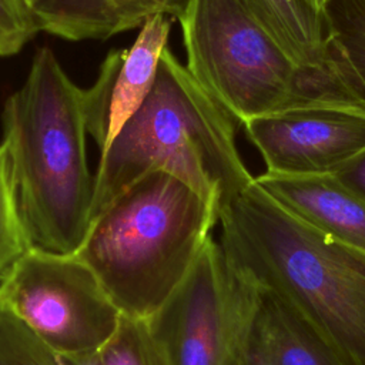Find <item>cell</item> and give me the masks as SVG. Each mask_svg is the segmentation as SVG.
<instances>
[{"mask_svg":"<svg viewBox=\"0 0 365 365\" xmlns=\"http://www.w3.org/2000/svg\"><path fill=\"white\" fill-rule=\"evenodd\" d=\"M218 222L242 278L289 307L345 365H365V251L309 227L255 181L218 210Z\"/></svg>","mask_w":365,"mask_h":365,"instance_id":"obj_1","label":"cell"},{"mask_svg":"<svg viewBox=\"0 0 365 365\" xmlns=\"http://www.w3.org/2000/svg\"><path fill=\"white\" fill-rule=\"evenodd\" d=\"M1 125L30 250L76 255L94 221L96 182L83 88L48 47L36 51L24 83L4 103Z\"/></svg>","mask_w":365,"mask_h":365,"instance_id":"obj_2","label":"cell"},{"mask_svg":"<svg viewBox=\"0 0 365 365\" xmlns=\"http://www.w3.org/2000/svg\"><path fill=\"white\" fill-rule=\"evenodd\" d=\"M235 121L167 47L151 91L101 153L94 220L153 171L177 177L220 210L254 181L235 145Z\"/></svg>","mask_w":365,"mask_h":365,"instance_id":"obj_3","label":"cell"},{"mask_svg":"<svg viewBox=\"0 0 365 365\" xmlns=\"http://www.w3.org/2000/svg\"><path fill=\"white\" fill-rule=\"evenodd\" d=\"M217 222L214 204L177 177L153 171L98 214L76 255L123 315L147 319L187 277Z\"/></svg>","mask_w":365,"mask_h":365,"instance_id":"obj_4","label":"cell"},{"mask_svg":"<svg viewBox=\"0 0 365 365\" xmlns=\"http://www.w3.org/2000/svg\"><path fill=\"white\" fill-rule=\"evenodd\" d=\"M180 23L187 70L240 123L304 104L365 106L341 68L297 64L250 0H190Z\"/></svg>","mask_w":365,"mask_h":365,"instance_id":"obj_5","label":"cell"},{"mask_svg":"<svg viewBox=\"0 0 365 365\" xmlns=\"http://www.w3.org/2000/svg\"><path fill=\"white\" fill-rule=\"evenodd\" d=\"M258 289L211 237L187 277L147 318L167 365H244Z\"/></svg>","mask_w":365,"mask_h":365,"instance_id":"obj_6","label":"cell"},{"mask_svg":"<svg viewBox=\"0 0 365 365\" xmlns=\"http://www.w3.org/2000/svg\"><path fill=\"white\" fill-rule=\"evenodd\" d=\"M0 301L56 355L100 351L123 315L77 255L34 250L3 275Z\"/></svg>","mask_w":365,"mask_h":365,"instance_id":"obj_7","label":"cell"},{"mask_svg":"<svg viewBox=\"0 0 365 365\" xmlns=\"http://www.w3.org/2000/svg\"><path fill=\"white\" fill-rule=\"evenodd\" d=\"M242 124L268 173L334 174L365 150V106L304 104Z\"/></svg>","mask_w":365,"mask_h":365,"instance_id":"obj_8","label":"cell"},{"mask_svg":"<svg viewBox=\"0 0 365 365\" xmlns=\"http://www.w3.org/2000/svg\"><path fill=\"white\" fill-rule=\"evenodd\" d=\"M171 20L164 14L150 17L140 27L134 43L108 53L94 84L83 88L87 134L101 153L151 91L160 58L167 48Z\"/></svg>","mask_w":365,"mask_h":365,"instance_id":"obj_9","label":"cell"},{"mask_svg":"<svg viewBox=\"0 0 365 365\" xmlns=\"http://www.w3.org/2000/svg\"><path fill=\"white\" fill-rule=\"evenodd\" d=\"M254 181L309 227L365 251V200L334 174L287 175L265 171Z\"/></svg>","mask_w":365,"mask_h":365,"instance_id":"obj_10","label":"cell"},{"mask_svg":"<svg viewBox=\"0 0 365 365\" xmlns=\"http://www.w3.org/2000/svg\"><path fill=\"white\" fill-rule=\"evenodd\" d=\"M190 0H33L40 31L67 40H104L164 14L178 21Z\"/></svg>","mask_w":365,"mask_h":365,"instance_id":"obj_11","label":"cell"},{"mask_svg":"<svg viewBox=\"0 0 365 365\" xmlns=\"http://www.w3.org/2000/svg\"><path fill=\"white\" fill-rule=\"evenodd\" d=\"M244 365L345 364L289 307L272 294L258 289Z\"/></svg>","mask_w":365,"mask_h":365,"instance_id":"obj_12","label":"cell"},{"mask_svg":"<svg viewBox=\"0 0 365 365\" xmlns=\"http://www.w3.org/2000/svg\"><path fill=\"white\" fill-rule=\"evenodd\" d=\"M258 19L304 68L338 70L319 0H250Z\"/></svg>","mask_w":365,"mask_h":365,"instance_id":"obj_13","label":"cell"},{"mask_svg":"<svg viewBox=\"0 0 365 365\" xmlns=\"http://www.w3.org/2000/svg\"><path fill=\"white\" fill-rule=\"evenodd\" d=\"M332 53L365 100V0H325Z\"/></svg>","mask_w":365,"mask_h":365,"instance_id":"obj_14","label":"cell"},{"mask_svg":"<svg viewBox=\"0 0 365 365\" xmlns=\"http://www.w3.org/2000/svg\"><path fill=\"white\" fill-rule=\"evenodd\" d=\"M98 354L103 365H167L147 319L127 315Z\"/></svg>","mask_w":365,"mask_h":365,"instance_id":"obj_15","label":"cell"},{"mask_svg":"<svg viewBox=\"0 0 365 365\" xmlns=\"http://www.w3.org/2000/svg\"><path fill=\"white\" fill-rule=\"evenodd\" d=\"M30 250L21 222L7 147L0 143V279Z\"/></svg>","mask_w":365,"mask_h":365,"instance_id":"obj_16","label":"cell"},{"mask_svg":"<svg viewBox=\"0 0 365 365\" xmlns=\"http://www.w3.org/2000/svg\"><path fill=\"white\" fill-rule=\"evenodd\" d=\"M0 365H58L51 352L0 301Z\"/></svg>","mask_w":365,"mask_h":365,"instance_id":"obj_17","label":"cell"},{"mask_svg":"<svg viewBox=\"0 0 365 365\" xmlns=\"http://www.w3.org/2000/svg\"><path fill=\"white\" fill-rule=\"evenodd\" d=\"M37 31L31 0H0V57L17 54Z\"/></svg>","mask_w":365,"mask_h":365,"instance_id":"obj_18","label":"cell"},{"mask_svg":"<svg viewBox=\"0 0 365 365\" xmlns=\"http://www.w3.org/2000/svg\"><path fill=\"white\" fill-rule=\"evenodd\" d=\"M334 175L365 200V150L345 163Z\"/></svg>","mask_w":365,"mask_h":365,"instance_id":"obj_19","label":"cell"},{"mask_svg":"<svg viewBox=\"0 0 365 365\" xmlns=\"http://www.w3.org/2000/svg\"><path fill=\"white\" fill-rule=\"evenodd\" d=\"M58 365H103L98 351L83 352V354H67L56 355Z\"/></svg>","mask_w":365,"mask_h":365,"instance_id":"obj_20","label":"cell"},{"mask_svg":"<svg viewBox=\"0 0 365 365\" xmlns=\"http://www.w3.org/2000/svg\"><path fill=\"white\" fill-rule=\"evenodd\" d=\"M319 3H321V6L324 7V3H325V0H319Z\"/></svg>","mask_w":365,"mask_h":365,"instance_id":"obj_21","label":"cell"},{"mask_svg":"<svg viewBox=\"0 0 365 365\" xmlns=\"http://www.w3.org/2000/svg\"><path fill=\"white\" fill-rule=\"evenodd\" d=\"M31 1H33V0H31Z\"/></svg>","mask_w":365,"mask_h":365,"instance_id":"obj_22","label":"cell"}]
</instances>
